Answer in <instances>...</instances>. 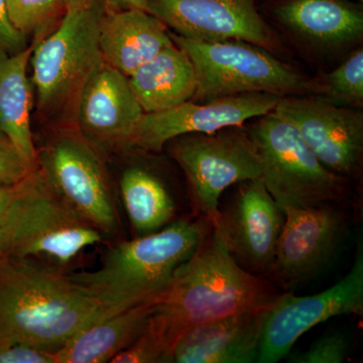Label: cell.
Returning <instances> with one entry per match:
<instances>
[{
  "label": "cell",
  "mask_w": 363,
  "mask_h": 363,
  "mask_svg": "<svg viewBox=\"0 0 363 363\" xmlns=\"http://www.w3.org/2000/svg\"><path fill=\"white\" fill-rule=\"evenodd\" d=\"M279 295L272 281L250 274L235 262L220 227L210 223V231H205L195 252L179 267L157 297L152 315L174 350L192 327L269 307Z\"/></svg>",
  "instance_id": "cell-1"
},
{
  "label": "cell",
  "mask_w": 363,
  "mask_h": 363,
  "mask_svg": "<svg viewBox=\"0 0 363 363\" xmlns=\"http://www.w3.org/2000/svg\"><path fill=\"white\" fill-rule=\"evenodd\" d=\"M107 314L58 267L0 257V338L55 352Z\"/></svg>",
  "instance_id": "cell-2"
},
{
  "label": "cell",
  "mask_w": 363,
  "mask_h": 363,
  "mask_svg": "<svg viewBox=\"0 0 363 363\" xmlns=\"http://www.w3.org/2000/svg\"><path fill=\"white\" fill-rule=\"evenodd\" d=\"M205 231L201 223L173 221L156 233L119 243L95 271L69 277L108 314L133 307L166 290L179 267L195 252Z\"/></svg>",
  "instance_id": "cell-3"
},
{
  "label": "cell",
  "mask_w": 363,
  "mask_h": 363,
  "mask_svg": "<svg viewBox=\"0 0 363 363\" xmlns=\"http://www.w3.org/2000/svg\"><path fill=\"white\" fill-rule=\"evenodd\" d=\"M105 11L102 0L68 9L58 28L35 43L30 58L33 81L44 116L68 125L75 123L83 88L104 61L99 37Z\"/></svg>",
  "instance_id": "cell-4"
},
{
  "label": "cell",
  "mask_w": 363,
  "mask_h": 363,
  "mask_svg": "<svg viewBox=\"0 0 363 363\" xmlns=\"http://www.w3.org/2000/svg\"><path fill=\"white\" fill-rule=\"evenodd\" d=\"M169 37L194 65L197 90L193 101L245 93L281 97L317 94V81L304 77L259 45L242 40L201 42L172 33Z\"/></svg>",
  "instance_id": "cell-5"
},
{
  "label": "cell",
  "mask_w": 363,
  "mask_h": 363,
  "mask_svg": "<svg viewBox=\"0 0 363 363\" xmlns=\"http://www.w3.org/2000/svg\"><path fill=\"white\" fill-rule=\"evenodd\" d=\"M247 133L259 156L260 180L281 209L345 201L343 177L318 160L290 121L272 111Z\"/></svg>",
  "instance_id": "cell-6"
},
{
  "label": "cell",
  "mask_w": 363,
  "mask_h": 363,
  "mask_svg": "<svg viewBox=\"0 0 363 363\" xmlns=\"http://www.w3.org/2000/svg\"><path fill=\"white\" fill-rule=\"evenodd\" d=\"M104 234L66 206L35 169L23 181L1 257L59 267L101 242Z\"/></svg>",
  "instance_id": "cell-7"
},
{
  "label": "cell",
  "mask_w": 363,
  "mask_h": 363,
  "mask_svg": "<svg viewBox=\"0 0 363 363\" xmlns=\"http://www.w3.org/2000/svg\"><path fill=\"white\" fill-rule=\"evenodd\" d=\"M37 169L72 211L104 234L116 233L118 212L106 167L76 125L62 128L37 150Z\"/></svg>",
  "instance_id": "cell-8"
},
{
  "label": "cell",
  "mask_w": 363,
  "mask_h": 363,
  "mask_svg": "<svg viewBox=\"0 0 363 363\" xmlns=\"http://www.w3.org/2000/svg\"><path fill=\"white\" fill-rule=\"evenodd\" d=\"M164 147L185 173L196 213L209 223L218 221L227 188L262 177L257 150L241 126L181 135Z\"/></svg>",
  "instance_id": "cell-9"
},
{
  "label": "cell",
  "mask_w": 363,
  "mask_h": 363,
  "mask_svg": "<svg viewBox=\"0 0 363 363\" xmlns=\"http://www.w3.org/2000/svg\"><path fill=\"white\" fill-rule=\"evenodd\" d=\"M363 314V245L357 240L354 262L336 285L307 297L281 294L269 308L257 362L274 363L290 353L313 327L340 315Z\"/></svg>",
  "instance_id": "cell-10"
},
{
  "label": "cell",
  "mask_w": 363,
  "mask_h": 363,
  "mask_svg": "<svg viewBox=\"0 0 363 363\" xmlns=\"http://www.w3.org/2000/svg\"><path fill=\"white\" fill-rule=\"evenodd\" d=\"M285 223L266 279L286 292L310 281L335 257L347 219L335 204L283 208Z\"/></svg>",
  "instance_id": "cell-11"
},
{
  "label": "cell",
  "mask_w": 363,
  "mask_h": 363,
  "mask_svg": "<svg viewBox=\"0 0 363 363\" xmlns=\"http://www.w3.org/2000/svg\"><path fill=\"white\" fill-rule=\"evenodd\" d=\"M274 112L297 128L313 154L340 176L357 173L363 155V116L318 95L279 98Z\"/></svg>",
  "instance_id": "cell-12"
},
{
  "label": "cell",
  "mask_w": 363,
  "mask_h": 363,
  "mask_svg": "<svg viewBox=\"0 0 363 363\" xmlns=\"http://www.w3.org/2000/svg\"><path fill=\"white\" fill-rule=\"evenodd\" d=\"M147 11L186 39L242 40L269 52L279 48L255 0H147Z\"/></svg>",
  "instance_id": "cell-13"
},
{
  "label": "cell",
  "mask_w": 363,
  "mask_h": 363,
  "mask_svg": "<svg viewBox=\"0 0 363 363\" xmlns=\"http://www.w3.org/2000/svg\"><path fill=\"white\" fill-rule=\"evenodd\" d=\"M279 98L269 93H245L206 102L190 100L168 111L143 113L128 147L160 152L169 140L181 135L242 126L274 111Z\"/></svg>",
  "instance_id": "cell-14"
},
{
  "label": "cell",
  "mask_w": 363,
  "mask_h": 363,
  "mask_svg": "<svg viewBox=\"0 0 363 363\" xmlns=\"http://www.w3.org/2000/svg\"><path fill=\"white\" fill-rule=\"evenodd\" d=\"M241 184L231 201L223 209L219 208L218 221L214 224L220 227L235 262L250 274L266 278L285 213L260 179Z\"/></svg>",
  "instance_id": "cell-15"
},
{
  "label": "cell",
  "mask_w": 363,
  "mask_h": 363,
  "mask_svg": "<svg viewBox=\"0 0 363 363\" xmlns=\"http://www.w3.org/2000/svg\"><path fill=\"white\" fill-rule=\"evenodd\" d=\"M143 116L128 76L102 61L81 93L76 128L98 149L128 147Z\"/></svg>",
  "instance_id": "cell-16"
},
{
  "label": "cell",
  "mask_w": 363,
  "mask_h": 363,
  "mask_svg": "<svg viewBox=\"0 0 363 363\" xmlns=\"http://www.w3.org/2000/svg\"><path fill=\"white\" fill-rule=\"evenodd\" d=\"M269 307L236 313L192 327L177 341L172 362H257Z\"/></svg>",
  "instance_id": "cell-17"
},
{
  "label": "cell",
  "mask_w": 363,
  "mask_h": 363,
  "mask_svg": "<svg viewBox=\"0 0 363 363\" xmlns=\"http://www.w3.org/2000/svg\"><path fill=\"white\" fill-rule=\"evenodd\" d=\"M173 43L168 26L149 11L106 7L100 28L102 59L128 77Z\"/></svg>",
  "instance_id": "cell-18"
},
{
  "label": "cell",
  "mask_w": 363,
  "mask_h": 363,
  "mask_svg": "<svg viewBox=\"0 0 363 363\" xmlns=\"http://www.w3.org/2000/svg\"><path fill=\"white\" fill-rule=\"evenodd\" d=\"M157 297L105 315L88 325L55 351L56 363L111 362L142 333L155 311Z\"/></svg>",
  "instance_id": "cell-19"
},
{
  "label": "cell",
  "mask_w": 363,
  "mask_h": 363,
  "mask_svg": "<svg viewBox=\"0 0 363 363\" xmlns=\"http://www.w3.org/2000/svg\"><path fill=\"white\" fill-rule=\"evenodd\" d=\"M128 81L143 113L174 108L193 100L197 90L194 65L175 43L138 67Z\"/></svg>",
  "instance_id": "cell-20"
},
{
  "label": "cell",
  "mask_w": 363,
  "mask_h": 363,
  "mask_svg": "<svg viewBox=\"0 0 363 363\" xmlns=\"http://www.w3.org/2000/svg\"><path fill=\"white\" fill-rule=\"evenodd\" d=\"M35 42L23 51H0V130L13 142L21 156L37 169V147L30 128L32 96L26 69Z\"/></svg>",
  "instance_id": "cell-21"
},
{
  "label": "cell",
  "mask_w": 363,
  "mask_h": 363,
  "mask_svg": "<svg viewBox=\"0 0 363 363\" xmlns=\"http://www.w3.org/2000/svg\"><path fill=\"white\" fill-rule=\"evenodd\" d=\"M276 14L294 32L319 44H344L363 33L362 11L342 0H286Z\"/></svg>",
  "instance_id": "cell-22"
},
{
  "label": "cell",
  "mask_w": 363,
  "mask_h": 363,
  "mask_svg": "<svg viewBox=\"0 0 363 363\" xmlns=\"http://www.w3.org/2000/svg\"><path fill=\"white\" fill-rule=\"evenodd\" d=\"M124 208L138 236L161 230L173 221L176 204L168 188L149 169L131 167L121 179Z\"/></svg>",
  "instance_id": "cell-23"
},
{
  "label": "cell",
  "mask_w": 363,
  "mask_h": 363,
  "mask_svg": "<svg viewBox=\"0 0 363 363\" xmlns=\"http://www.w3.org/2000/svg\"><path fill=\"white\" fill-rule=\"evenodd\" d=\"M14 28L39 43L58 28L68 9L62 0H6Z\"/></svg>",
  "instance_id": "cell-24"
},
{
  "label": "cell",
  "mask_w": 363,
  "mask_h": 363,
  "mask_svg": "<svg viewBox=\"0 0 363 363\" xmlns=\"http://www.w3.org/2000/svg\"><path fill=\"white\" fill-rule=\"evenodd\" d=\"M318 96L332 104L358 108L363 105V52H353L338 68L318 82Z\"/></svg>",
  "instance_id": "cell-25"
},
{
  "label": "cell",
  "mask_w": 363,
  "mask_h": 363,
  "mask_svg": "<svg viewBox=\"0 0 363 363\" xmlns=\"http://www.w3.org/2000/svg\"><path fill=\"white\" fill-rule=\"evenodd\" d=\"M172 352L173 348L164 329L152 314L142 333L111 363L172 362Z\"/></svg>",
  "instance_id": "cell-26"
},
{
  "label": "cell",
  "mask_w": 363,
  "mask_h": 363,
  "mask_svg": "<svg viewBox=\"0 0 363 363\" xmlns=\"http://www.w3.org/2000/svg\"><path fill=\"white\" fill-rule=\"evenodd\" d=\"M350 341L343 332L324 334L305 352L293 353L289 357L292 363H340L347 359Z\"/></svg>",
  "instance_id": "cell-27"
},
{
  "label": "cell",
  "mask_w": 363,
  "mask_h": 363,
  "mask_svg": "<svg viewBox=\"0 0 363 363\" xmlns=\"http://www.w3.org/2000/svg\"><path fill=\"white\" fill-rule=\"evenodd\" d=\"M33 171L35 169L23 159L11 138L0 130V184L20 183Z\"/></svg>",
  "instance_id": "cell-28"
},
{
  "label": "cell",
  "mask_w": 363,
  "mask_h": 363,
  "mask_svg": "<svg viewBox=\"0 0 363 363\" xmlns=\"http://www.w3.org/2000/svg\"><path fill=\"white\" fill-rule=\"evenodd\" d=\"M0 363H56V357L32 344L0 338Z\"/></svg>",
  "instance_id": "cell-29"
},
{
  "label": "cell",
  "mask_w": 363,
  "mask_h": 363,
  "mask_svg": "<svg viewBox=\"0 0 363 363\" xmlns=\"http://www.w3.org/2000/svg\"><path fill=\"white\" fill-rule=\"evenodd\" d=\"M23 181L13 185H0V257L11 225V218L23 185Z\"/></svg>",
  "instance_id": "cell-30"
},
{
  "label": "cell",
  "mask_w": 363,
  "mask_h": 363,
  "mask_svg": "<svg viewBox=\"0 0 363 363\" xmlns=\"http://www.w3.org/2000/svg\"><path fill=\"white\" fill-rule=\"evenodd\" d=\"M26 38L14 28L7 13L6 0H0V51L16 54L25 50Z\"/></svg>",
  "instance_id": "cell-31"
},
{
  "label": "cell",
  "mask_w": 363,
  "mask_h": 363,
  "mask_svg": "<svg viewBox=\"0 0 363 363\" xmlns=\"http://www.w3.org/2000/svg\"><path fill=\"white\" fill-rule=\"evenodd\" d=\"M105 6L112 11L142 9L147 11V0H102Z\"/></svg>",
  "instance_id": "cell-32"
},
{
  "label": "cell",
  "mask_w": 363,
  "mask_h": 363,
  "mask_svg": "<svg viewBox=\"0 0 363 363\" xmlns=\"http://www.w3.org/2000/svg\"><path fill=\"white\" fill-rule=\"evenodd\" d=\"M68 9H78L90 4L93 0H62Z\"/></svg>",
  "instance_id": "cell-33"
},
{
  "label": "cell",
  "mask_w": 363,
  "mask_h": 363,
  "mask_svg": "<svg viewBox=\"0 0 363 363\" xmlns=\"http://www.w3.org/2000/svg\"><path fill=\"white\" fill-rule=\"evenodd\" d=\"M0 185H1V184H0Z\"/></svg>",
  "instance_id": "cell-34"
}]
</instances>
